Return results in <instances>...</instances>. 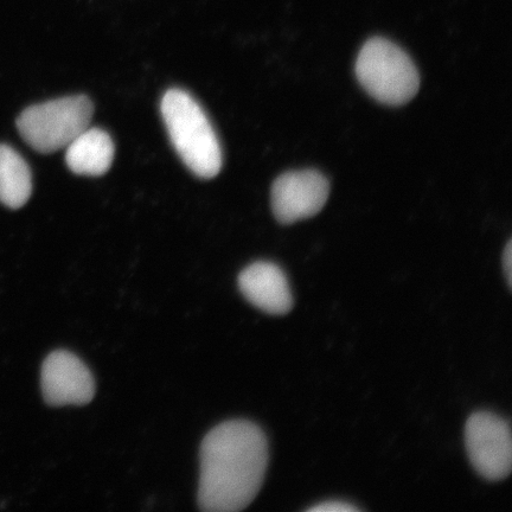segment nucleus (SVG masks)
<instances>
[{
	"label": "nucleus",
	"mask_w": 512,
	"mask_h": 512,
	"mask_svg": "<svg viewBox=\"0 0 512 512\" xmlns=\"http://www.w3.org/2000/svg\"><path fill=\"white\" fill-rule=\"evenodd\" d=\"M268 443L252 421L230 420L202 441L198 507L207 512H236L249 507L264 483Z\"/></svg>",
	"instance_id": "f257e3e1"
},
{
	"label": "nucleus",
	"mask_w": 512,
	"mask_h": 512,
	"mask_svg": "<svg viewBox=\"0 0 512 512\" xmlns=\"http://www.w3.org/2000/svg\"><path fill=\"white\" fill-rule=\"evenodd\" d=\"M172 145L188 169L201 178H214L222 169V150L206 112L183 89H170L160 105Z\"/></svg>",
	"instance_id": "f03ea898"
},
{
	"label": "nucleus",
	"mask_w": 512,
	"mask_h": 512,
	"mask_svg": "<svg viewBox=\"0 0 512 512\" xmlns=\"http://www.w3.org/2000/svg\"><path fill=\"white\" fill-rule=\"evenodd\" d=\"M355 72L364 91L384 105H405L419 92L420 76L411 57L382 37L364 44Z\"/></svg>",
	"instance_id": "7ed1b4c3"
},
{
	"label": "nucleus",
	"mask_w": 512,
	"mask_h": 512,
	"mask_svg": "<svg viewBox=\"0 0 512 512\" xmlns=\"http://www.w3.org/2000/svg\"><path fill=\"white\" fill-rule=\"evenodd\" d=\"M93 112L92 101L87 96H67L27 108L19 115L17 128L32 149L54 153L66 149L88 128Z\"/></svg>",
	"instance_id": "20e7f679"
},
{
	"label": "nucleus",
	"mask_w": 512,
	"mask_h": 512,
	"mask_svg": "<svg viewBox=\"0 0 512 512\" xmlns=\"http://www.w3.org/2000/svg\"><path fill=\"white\" fill-rule=\"evenodd\" d=\"M465 444L475 470L490 482L509 477L512 467L511 427L490 412L473 413L465 426Z\"/></svg>",
	"instance_id": "39448f33"
},
{
	"label": "nucleus",
	"mask_w": 512,
	"mask_h": 512,
	"mask_svg": "<svg viewBox=\"0 0 512 512\" xmlns=\"http://www.w3.org/2000/svg\"><path fill=\"white\" fill-rule=\"evenodd\" d=\"M329 195L328 178L317 170L286 172L273 183V214L283 224L309 219L324 208Z\"/></svg>",
	"instance_id": "423d86ee"
},
{
	"label": "nucleus",
	"mask_w": 512,
	"mask_h": 512,
	"mask_svg": "<svg viewBox=\"0 0 512 512\" xmlns=\"http://www.w3.org/2000/svg\"><path fill=\"white\" fill-rule=\"evenodd\" d=\"M43 398L48 405H87L94 398L95 383L91 370L72 352H51L42 366Z\"/></svg>",
	"instance_id": "0eeeda50"
},
{
	"label": "nucleus",
	"mask_w": 512,
	"mask_h": 512,
	"mask_svg": "<svg viewBox=\"0 0 512 512\" xmlns=\"http://www.w3.org/2000/svg\"><path fill=\"white\" fill-rule=\"evenodd\" d=\"M239 287L249 303L273 316H284L292 310L293 297L286 274L278 265L258 261L239 275Z\"/></svg>",
	"instance_id": "6e6552de"
},
{
	"label": "nucleus",
	"mask_w": 512,
	"mask_h": 512,
	"mask_svg": "<svg viewBox=\"0 0 512 512\" xmlns=\"http://www.w3.org/2000/svg\"><path fill=\"white\" fill-rule=\"evenodd\" d=\"M113 158V140L101 128H86L66 147L68 168L80 176L105 175Z\"/></svg>",
	"instance_id": "1a4fd4ad"
},
{
	"label": "nucleus",
	"mask_w": 512,
	"mask_h": 512,
	"mask_svg": "<svg viewBox=\"0 0 512 512\" xmlns=\"http://www.w3.org/2000/svg\"><path fill=\"white\" fill-rule=\"evenodd\" d=\"M32 191L31 171L27 162L8 145H0V203L19 209L29 201Z\"/></svg>",
	"instance_id": "9d476101"
},
{
	"label": "nucleus",
	"mask_w": 512,
	"mask_h": 512,
	"mask_svg": "<svg viewBox=\"0 0 512 512\" xmlns=\"http://www.w3.org/2000/svg\"><path fill=\"white\" fill-rule=\"evenodd\" d=\"M312 512H352L358 511V508L354 507V505L349 504L347 502L342 501H329L324 503H319L316 507H312L309 509Z\"/></svg>",
	"instance_id": "9b49d317"
},
{
	"label": "nucleus",
	"mask_w": 512,
	"mask_h": 512,
	"mask_svg": "<svg viewBox=\"0 0 512 512\" xmlns=\"http://www.w3.org/2000/svg\"><path fill=\"white\" fill-rule=\"evenodd\" d=\"M503 270L507 274L508 286L511 290L512 285V243L508 242L503 252Z\"/></svg>",
	"instance_id": "f8f14e48"
}]
</instances>
